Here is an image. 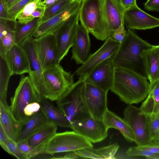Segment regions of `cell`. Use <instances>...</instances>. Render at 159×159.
Segmentation results:
<instances>
[{"label": "cell", "instance_id": "obj_1", "mask_svg": "<svg viewBox=\"0 0 159 159\" xmlns=\"http://www.w3.org/2000/svg\"><path fill=\"white\" fill-rule=\"evenodd\" d=\"M150 83L146 76L133 69L115 67L111 91L128 105L144 101L149 92Z\"/></svg>", "mask_w": 159, "mask_h": 159}, {"label": "cell", "instance_id": "obj_2", "mask_svg": "<svg viewBox=\"0 0 159 159\" xmlns=\"http://www.w3.org/2000/svg\"><path fill=\"white\" fill-rule=\"evenodd\" d=\"M79 13L80 24L96 39L104 41L111 36L104 0H82Z\"/></svg>", "mask_w": 159, "mask_h": 159}, {"label": "cell", "instance_id": "obj_3", "mask_svg": "<svg viewBox=\"0 0 159 159\" xmlns=\"http://www.w3.org/2000/svg\"><path fill=\"white\" fill-rule=\"evenodd\" d=\"M152 45L127 28L125 37L112 56L115 66L129 68L136 71L137 69L139 68L144 71L140 55L143 50L150 48Z\"/></svg>", "mask_w": 159, "mask_h": 159}, {"label": "cell", "instance_id": "obj_4", "mask_svg": "<svg viewBox=\"0 0 159 159\" xmlns=\"http://www.w3.org/2000/svg\"><path fill=\"white\" fill-rule=\"evenodd\" d=\"M85 77H79L71 88L56 101L58 107L70 122L90 116L84 98Z\"/></svg>", "mask_w": 159, "mask_h": 159}, {"label": "cell", "instance_id": "obj_5", "mask_svg": "<svg viewBox=\"0 0 159 159\" xmlns=\"http://www.w3.org/2000/svg\"><path fill=\"white\" fill-rule=\"evenodd\" d=\"M43 87L41 98L57 101L72 87L73 75L58 64L43 70Z\"/></svg>", "mask_w": 159, "mask_h": 159}, {"label": "cell", "instance_id": "obj_6", "mask_svg": "<svg viewBox=\"0 0 159 159\" xmlns=\"http://www.w3.org/2000/svg\"><path fill=\"white\" fill-rule=\"evenodd\" d=\"M93 147L90 141L75 131H66L56 133L46 143L44 152L53 155Z\"/></svg>", "mask_w": 159, "mask_h": 159}, {"label": "cell", "instance_id": "obj_7", "mask_svg": "<svg viewBox=\"0 0 159 159\" xmlns=\"http://www.w3.org/2000/svg\"><path fill=\"white\" fill-rule=\"evenodd\" d=\"M40 100L29 76L22 75L10 107L15 118L22 123L29 118L24 114L25 107L31 102H39Z\"/></svg>", "mask_w": 159, "mask_h": 159}, {"label": "cell", "instance_id": "obj_8", "mask_svg": "<svg viewBox=\"0 0 159 159\" xmlns=\"http://www.w3.org/2000/svg\"><path fill=\"white\" fill-rule=\"evenodd\" d=\"M124 119L132 129L137 146L143 145L152 142L147 121V116L140 107L129 105L124 111Z\"/></svg>", "mask_w": 159, "mask_h": 159}, {"label": "cell", "instance_id": "obj_9", "mask_svg": "<svg viewBox=\"0 0 159 159\" xmlns=\"http://www.w3.org/2000/svg\"><path fill=\"white\" fill-rule=\"evenodd\" d=\"M70 128L92 143L103 141L108 136V129L102 120L95 119L91 116L71 122Z\"/></svg>", "mask_w": 159, "mask_h": 159}, {"label": "cell", "instance_id": "obj_10", "mask_svg": "<svg viewBox=\"0 0 159 159\" xmlns=\"http://www.w3.org/2000/svg\"><path fill=\"white\" fill-rule=\"evenodd\" d=\"M79 11L71 15L53 33L57 48L60 63L67 55L73 44L79 24Z\"/></svg>", "mask_w": 159, "mask_h": 159}, {"label": "cell", "instance_id": "obj_11", "mask_svg": "<svg viewBox=\"0 0 159 159\" xmlns=\"http://www.w3.org/2000/svg\"><path fill=\"white\" fill-rule=\"evenodd\" d=\"M105 41L102 46L91 54L86 61L76 70L75 74L77 76L79 77L87 76L97 65L115 54L120 43L111 36Z\"/></svg>", "mask_w": 159, "mask_h": 159}, {"label": "cell", "instance_id": "obj_12", "mask_svg": "<svg viewBox=\"0 0 159 159\" xmlns=\"http://www.w3.org/2000/svg\"><path fill=\"white\" fill-rule=\"evenodd\" d=\"M107 93L95 85L86 83L84 93V101L89 114L93 118L102 120L108 109Z\"/></svg>", "mask_w": 159, "mask_h": 159}, {"label": "cell", "instance_id": "obj_13", "mask_svg": "<svg viewBox=\"0 0 159 159\" xmlns=\"http://www.w3.org/2000/svg\"><path fill=\"white\" fill-rule=\"evenodd\" d=\"M27 55L30 67L29 76L41 98L43 90V70L36 49L33 37H29L21 45Z\"/></svg>", "mask_w": 159, "mask_h": 159}, {"label": "cell", "instance_id": "obj_14", "mask_svg": "<svg viewBox=\"0 0 159 159\" xmlns=\"http://www.w3.org/2000/svg\"><path fill=\"white\" fill-rule=\"evenodd\" d=\"M34 42L43 70L60 64L57 48L53 34L34 38Z\"/></svg>", "mask_w": 159, "mask_h": 159}, {"label": "cell", "instance_id": "obj_15", "mask_svg": "<svg viewBox=\"0 0 159 159\" xmlns=\"http://www.w3.org/2000/svg\"><path fill=\"white\" fill-rule=\"evenodd\" d=\"M82 1L72 0L58 14L42 22L33 37L36 38L54 33L71 15L79 11Z\"/></svg>", "mask_w": 159, "mask_h": 159}, {"label": "cell", "instance_id": "obj_16", "mask_svg": "<svg viewBox=\"0 0 159 159\" xmlns=\"http://www.w3.org/2000/svg\"><path fill=\"white\" fill-rule=\"evenodd\" d=\"M115 68L111 57L98 64L88 75L84 76L86 83L108 92L113 85Z\"/></svg>", "mask_w": 159, "mask_h": 159}, {"label": "cell", "instance_id": "obj_17", "mask_svg": "<svg viewBox=\"0 0 159 159\" xmlns=\"http://www.w3.org/2000/svg\"><path fill=\"white\" fill-rule=\"evenodd\" d=\"M124 19L127 27L131 30H145L159 27V18L147 13L137 4L125 10Z\"/></svg>", "mask_w": 159, "mask_h": 159}, {"label": "cell", "instance_id": "obj_18", "mask_svg": "<svg viewBox=\"0 0 159 159\" xmlns=\"http://www.w3.org/2000/svg\"><path fill=\"white\" fill-rule=\"evenodd\" d=\"M89 34L81 24H78L71 47V58L77 64H83L91 54Z\"/></svg>", "mask_w": 159, "mask_h": 159}, {"label": "cell", "instance_id": "obj_19", "mask_svg": "<svg viewBox=\"0 0 159 159\" xmlns=\"http://www.w3.org/2000/svg\"><path fill=\"white\" fill-rule=\"evenodd\" d=\"M5 58L12 75L29 73L28 59L21 45H14L5 54Z\"/></svg>", "mask_w": 159, "mask_h": 159}, {"label": "cell", "instance_id": "obj_20", "mask_svg": "<svg viewBox=\"0 0 159 159\" xmlns=\"http://www.w3.org/2000/svg\"><path fill=\"white\" fill-rule=\"evenodd\" d=\"M140 56L146 77L152 83L159 79V45L143 50Z\"/></svg>", "mask_w": 159, "mask_h": 159}, {"label": "cell", "instance_id": "obj_21", "mask_svg": "<svg viewBox=\"0 0 159 159\" xmlns=\"http://www.w3.org/2000/svg\"><path fill=\"white\" fill-rule=\"evenodd\" d=\"M21 124L14 116L7 101L0 100V125L8 137L16 142Z\"/></svg>", "mask_w": 159, "mask_h": 159}, {"label": "cell", "instance_id": "obj_22", "mask_svg": "<svg viewBox=\"0 0 159 159\" xmlns=\"http://www.w3.org/2000/svg\"><path fill=\"white\" fill-rule=\"evenodd\" d=\"M106 18L111 35L119 28L124 26L125 9L120 0H104Z\"/></svg>", "mask_w": 159, "mask_h": 159}, {"label": "cell", "instance_id": "obj_23", "mask_svg": "<svg viewBox=\"0 0 159 159\" xmlns=\"http://www.w3.org/2000/svg\"><path fill=\"white\" fill-rule=\"evenodd\" d=\"M49 122L40 109L21 124L16 142L26 140L30 136Z\"/></svg>", "mask_w": 159, "mask_h": 159}, {"label": "cell", "instance_id": "obj_24", "mask_svg": "<svg viewBox=\"0 0 159 159\" xmlns=\"http://www.w3.org/2000/svg\"><path fill=\"white\" fill-rule=\"evenodd\" d=\"M102 120L108 129L110 128L116 129L128 141L135 142V137L134 132L124 118L107 109L103 116Z\"/></svg>", "mask_w": 159, "mask_h": 159}, {"label": "cell", "instance_id": "obj_25", "mask_svg": "<svg viewBox=\"0 0 159 159\" xmlns=\"http://www.w3.org/2000/svg\"><path fill=\"white\" fill-rule=\"evenodd\" d=\"M49 101L45 98H40L39 102L41 106V110L49 121L57 126L70 128V122L60 109L54 106Z\"/></svg>", "mask_w": 159, "mask_h": 159}, {"label": "cell", "instance_id": "obj_26", "mask_svg": "<svg viewBox=\"0 0 159 159\" xmlns=\"http://www.w3.org/2000/svg\"><path fill=\"white\" fill-rule=\"evenodd\" d=\"M119 148L116 143L95 148H88L76 151L79 158L93 159H115V155Z\"/></svg>", "mask_w": 159, "mask_h": 159}, {"label": "cell", "instance_id": "obj_27", "mask_svg": "<svg viewBox=\"0 0 159 159\" xmlns=\"http://www.w3.org/2000/svg\"><path fill=\"white\" fill-rule=\"evenodd\" d=\"M57 126L49 122L30 136L26 141L30 146L34 148L45 146L57 133Z\"/></svg>", "mask_w": 159, "mask_h": 159}, {"label": "cell", "instance_id": "obj_28", "mask_svg": "<svg viewBox=\"0 0 159 159\" xmlns=\"http://www.w3.org/2000/svg\"><path fill=\"white\" fill-rule=\"evenodd\" d=\"M42 22V18H37L26 24L16 21L14 34L16 43L21 45L28 38L33 37Z\"/></svg>", "mask_w": 159, "mask_h": 159}, {"label": "cell", "instance_id": "obj_29", "mask_svg": "<svg viewBox=\"0 0 159 159\" xmlns=\"http://www.w3.org/2000/svg\"><path fill=\"white\" fill-rule=\"evenodd\" d=\"M16 44L14 31L0 21V55L4 56Z\"/></svg>", "mask_w": 159, "mask_h": 159}, {"label": "cell", "instance_id": "obj_30", "mask_svg": "<svg viewBox=\"0 0 159 159\" xmlns=\"http://www.w3.org/2000/svg\"><path fill=\"white\" fill-rule=\"evenodd\" d=\"M4 56L0 55V100L7 101L9 81L12 75Z\"/></svg>", "mask_w": 159, "mask_h": 159}, {"label": "cell", "instance_id": "obj_31", "mask_svg": "<svg viewBox=\"0 0 159 159\" xmlns=\"http://www.w3.org/2000/svg\"><path fill=\"white\" fill-rule=\"evenodd\" d=\"M44 6L42 0H33L28 3L19 13L16 21L20 23L26 24L33 20L32 15L38 8Z\"/></svg>", "mask_w": 159, "mask_h": 159}, {"label": "cell", "instance_id": "obj_32", "mask_svg": "<svg viewBox=\"0 0 159 159\" xmlns=\"http://www.w3.org/2000/svg\"><path fill=\"white\" fill-rule=\"evenodd\" d=\"M72 0H58L54 4L46 7L42 18V22L52 17L60 12Z\"/></svg>", "mask_w": 159, "mask_h": 159}, {"label": "cell", "instance_id": "obj_33", "mask_svg": "<svg viewBox=\"0 0 159 159\" xmlns=\"http://www.w3.org/2000/svg\"><path fill=\"white\" fill-rule=\"evenodd\" d=\"M2 148L9 154L19 159H27V155L23 152L18 146L16 143L8 138L4 143L0 144Z\"/></svg>", "mask_w": 159, "mask_h": 159}, {"label": "cell", "instance_id": "obj_34", "mask_svg": "<svg viewBox=\"0 0 159 159\" xmlns=\"http://www.w3.org/2000/svg\"><path fill=\"white\" fill-rule=\"evenodd\" d=\"M33 0H20L7 10V20L16 21V18L19 13L25 7Z\"/></svg>", "mask_w": 159, "mask_h": 159}, {"label": "cell", "instance_id": "obj_35", "mask_svg": "<svg viewBox=\"0 0 159 159\" xmlns=\"http://www.w3.org/2000/svg\"><path fill=\"white\" fill-rule=\"evenodd\" d=\"M159 105V94L153 97H147L144 100L140 108L142 112L146 115L153 113L156 107Z\"/></svg>", "mask_w": 159, "mask_h": 159}, {"label": "cell", "instance_id": "obj_36", "mask_svg": "<svg viewBox=\"0 0 159 159\" xmlns=\"http://www.w3.org/2000/svg\"><path fill=\"white\" fill-rule=\"evenodd\" d=\"M146 116L148 131L152 139L159 130V117L154 114Z\"/></svg>", "mask_w": 159, "mask_h": 159}, {"label": "cell", "instance_id": "obj_37", "mask_svg": "<svg viewBox=\"0 0 159 159\" xmlns=\"http://www.w3.org/2000/svg\"><path fill=\"white\" fill-rule=\"evenodd\" d=\"M126 154L129 157L141 156L144 157L147 159H153L157 153L141 150L135 146L129 148L126 151Z\"/></svg>", "mask_w": 159, "mask_h": 159}, {"label": "cell", "instance_id": "obj_38", "mask_svg": "<svg viewBox=\"0 0 159 159\" xmlns=\"http://www.w3.org/2000/svg\"><path fill=\"white\" fill-rule=\"evenodd\" d=\"M41 109L39 102H33L27 105L24 109V113L27 117H30L38 112Z\"/></svg>", "mask_w": 159, "mask_h": 159}, {"label": "cell", "instance_id": "obj_39", "mask_svg": "<svg viewBox=\"0 0 159 159\" xmlns=\"http://www.w3.org/2000/svg\"><path fill=\"white\" fill-rule=\"evenodd\" d=\"M127 30L125 26H122L115 31L111 37L120 43L124 39Z\"/></svg>", "mask_w": 159, "mask_h": 159}, {"label": "cell", "instance_id": "obj_40", "mask_svg": "<svg viewBox=\"0 0 159 159\" xmlns=\"http://www.w3.org/2000/svg\"><path fill=\"white\" fill-rule=\"evenodd\" d=\"M144 8L148 11H159V0H147L144 3Z\"/></svg>", "mask_w": 159, "mask_h": 159}, {"label": "cell", "instance_id": "obj_41", "mask_svg": "<svg viewBox=\"0 0 159 159\" xmlns=\"http://www.w3.org/2000/svg\"><path fill=\"white\" fill-rule=\"evenodd\" d=\"M137 147L140 149L144 150L151 152L159 153V144L151 143L147 144L137 146Z\"/></svg>", "mask_w": 159, "mask_h": 159}, {"label": "cell", "instance_id": "obj_42", "mask_svg": "<svg viewBox=\"0 0 159 159\" xmlns=\"http://www.w3.org/2000/svg\"><path fill=\"white\" fill-rule=\"evenodd\" d=\"M159 94V79L150 84L149 92L148 97L153 98Z\"/></svg>", "mask_w": 159, "mask_h": 159}, {"label": "cell", "instance_id": "obj_43", "mask_svg": "<svg viewBox=\"0 0 159 159\" xmlns=\"http://www.w3.org/2000/svg\"><path fill=\"white\" fill-rule=\"evenodd\" d=\"M16 143L20 150L26 154L27 156L34 148V147L31 146L28 143L26 140L17 142Z\"/></svg>", "mask_w": 159, "mask_h": 159}, {"label": "cell", "instance_id": "obj_44", "mask_svg": "<svg viewBox=\"0 0 159 159\" xmlns=\"http://www.w3.org/2000/svg\"><path fill=\"white\" fill-rule=\"evenodd\" d=\"M65 154H55L53 155L52 159H77L79 158L76 151L67 152Z\"/></svg>", "mask_w": 159, "mask_h": 159}, {"label": "cell", "instance_id": "obj_45", "mask_svg": "<svg viewBox=\"0 0 159 159\" xmlns=\"http://www.w3.org/2000/svg\"><path fill=\"white\" fill-rule=\"evenodd\" d=\"M0 18L7 20V9L5 5L4 0H0Z\"/></svg>", "mask_w": 159, "mask_h": 159}, {"label": "cell", "instance_id": "obj_46", "mask_svg": "<svg viewBox=\"0 0 159 159\" xmlns=\"http://www.w3.org/2000/svg\"><path fill=\"white\" fill-rule=\"evenodd\" d=\"M136 0H120V2L125 10L137 4Z\"/></svg>", "mask_w": 159, "mask_h": 159}, {"label": "cell", "instance_id": "obj_47", "mask_svg": "<svg viewBox=\"0 0 159 159\" xmlns=\"http://www.w3.org/2000/svg\"><path fill=\"white\" fill-rule=\"evenodd\" d=\"M20 0H4L5 5L8 9L13 5Z\"/></svg>", "mask_w": 159, "mask_h": 159}, {"label": "cell", "instance_id": "obj_48", "mask_svg": "<svg viewBox=\"0 0 159 159\" xmlns=\"http://www.w3.org/2000/svg\"><path fill=\"white\" fill-rule=\"evenodd\" d=\"M58 0H45L43 2V4L45 8L54 4Z\"/></svg>", "mask_w": 159, "mask_h": 159}, {"label": "cell", "instance_id": "obj_49", "mask_svg": "<svg viewBox=\"0 0 159 159\" xmlns=\"http://www.w3.org/2000/svg\"><path fill=\"white\" fill-rule=\"evenodd\" d=\"M152 142L159 144V130L151 139Z\"/></svg>", "mask_w": 159, "mask_h": 159}, {"label": "cell", "instance_id": "obj_50", "mask_svg": "<svg viewBox=\"0 0 159 159\" xmlns=\"http://www.w3.org/2000/svg\"><path fill=\"white\" fill-rule=\"evenodd\" d=\"M155 114L158 117H159V110L158 111L157 113Z\"/></svg>", "mask_w": 159, "mask_h": 159}, {"label": "cell", "instance_id": "obj_51", "mask_svg": "<svg viewBox=\"0 0 159 159\" xmlns=\"http://www.w3.org/2000/svg\"></svg>", "mask_w": 159, "mask_h": 159}]
</instances>
